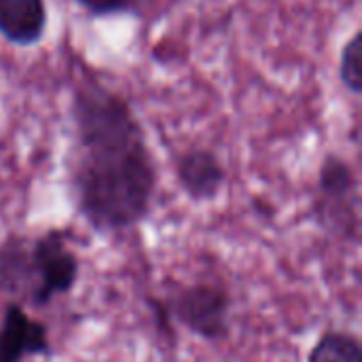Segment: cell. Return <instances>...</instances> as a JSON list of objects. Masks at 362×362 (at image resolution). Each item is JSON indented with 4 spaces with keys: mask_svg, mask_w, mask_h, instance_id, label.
I'll use <instances>...</instances> for the list:
<instances>
[{
    "mask_svg": "<svg viewBox=\"0 0 362 362\" xmlns=\"http://www.w3.org/2000/svg\"><path fill=\"white\" fill-rule=\"evenodd\" d=\"M308 362H362L361 339L348 331H327L310 350Z\"/></svg>",
    "mask_w": 362,
    "mask_h": 362,
    "instance_id": "obj_9",
    "label": "cell"
},
{
    "mask_svg": "<svg viewBox=\"0 0 362 362\" xmlns=\"http://www.w3.org/2000/svg\"><path fill=\"white\" fill-rule=\"evenodd\" d=\"M91 17H117V15H136L138 0H74Z\"/></svg>",
    "mask_w": 362,
    "mask_h": 362,
    "instance_id": "obj_11",
    "label": "cell"
},
{
    "mask_svg": "<svg viewBox=\"0 0 362 362\" xmlns=\"http://www.w3.org/2000/svg\"><path fill=\"white\" fill-rule=\"evenodd\" d=\"M70 121L66 180L78 216L98 233H121L144 223L159 170L132 104L91 76L74 87Z\"/></svg>",
    "mask_w": 362,
    "mask_h": 362,
    "instance_id": "obj_1",
    "label": "cell"
},
{
    "mask_svg": "<svg viewBox=\"0 0 362 362\" xmlns=\"http://www.w3.org/2000/svg\"><path fill=\"white\" fill-rule=\"evenodd\" d=\"M316 225L341 242H358L361 197L354 168L337 153L325 155L318 168V185L312 204Z\"/></svg>",
    "mask_w": 362,
    "mask_h": 362,
    "instance_id": "obj_2",
    "label": "cell"
},
{
    "mask_svg": "<svg viewBox=\"0 0 362 362\" xmlns=\"http://www.w3.org/2000/svg\"><path fill=\"white\" fill-rule=\"evenodd\" d=\"M49 11L45 0H0V36L13 47H34L45 38Z\"/></svg>",
    "mask_w": 362,
    "mask_h": 362,
    "instance_id": "obj_7",
    "label": "cell"
},
{
    "mask_svg": "<svg viewBox=\"0 0 362 362\" xmlns=\"http://www.w3.org/2000/svg\"><path fill=\"white\" fill-rule=\"evenodd\" d=\"M49 354L51 341L47 325L25 314L19 303H8L0 320V362H23Z\"/></svg>",
    "mask_w": 362,
    "mask_h": 362,
    "instance_id": "obj_5",
    "label": "cell"
},
{
    "mask_svg": "<svg viewBox=\"0 0 362 362\" xmlns=\"http://www.w3.org/2000/svg\"><path fill=\"white\" fill-rule=\"evenodd\" d=\"M78 257L68 246V233L49 229L28 244L30 297L34 308L49 305L55 297L68 295L78 280Z\"/></svg>",
    "mask_w": 362,
    "mask_h": 362,
    "instance_id": "obj_3",
    "label": "cell"
},
{
    "mask_svg": "<svg viewBox=\"0 0 362 362\" xmlns=\"http://www.w3.org/2000/svg\"><path fill=\"white\" fill-rule=\"evenodd\" d=\"M28 238L11 235L0 244V291L11 297H30Z\"/></svg>",
    "mask_w": 362,
    "mask_h": 362,
    "instance_id": "obj_8",
    "label": "cell"
},
{
    "mask_svg": "<svg viewBox=\"0 0 362 362\" xmlns=\"http://www.w3.org/2000/svg\"><path fill=\"white\" fill-rule=\"evenodd\" d=\"M339 81L352 93H362V32L356 30L339 53Z\"/></svg>",
    "mask_w": 362,
    "mask_h": 362,
    "instance_id": "obj_10",
    "label": "cell"
},
{
    "mask_svg": "<svg viewBox=\"0 0 362 362\" xmlns=\"http://www.w3.org/2000/svg\"><path fill=\"white\" fill-rule=\"evenodd\" d=\"M176 180L185 195L193 202H212L221 195L227 182V170L208 146H191L176 157Z\"/></svg>",
    "mask_w": 362,
    "mask_h": 362,
    "instance_id": "obj_6",
    "label": "cell"
},
{
    "mask_svg": "<svg viewBox=\"0 0 362 362\" xmlns=\"http://www.w3.org/2000/svg\"><path fill=\"white\" fill-rule=\"evenodd\" d=\"M170 320L206 341H223L231 329V297L221 284L178 286L163 301Z\"/></svg>",
    "mask_w": 362,
    "mask_h": 362,
    "instance_id": "obj_4",
    "label": "cell"
}]
</instances>
